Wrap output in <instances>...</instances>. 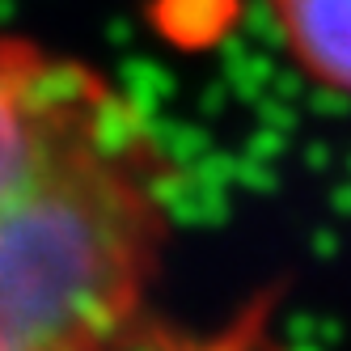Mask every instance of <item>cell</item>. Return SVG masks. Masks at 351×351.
I'll list each match as a JSON object with an SVG mask.
<instances>
[{
  "instance_id": "cell-1",
  "label": "cell",
  "mask_w": 351,
  "mask_h": 351,
  "mask_svg": "<svg viewBox=\"0 0 351 351\" xmlns=\"http://www.w3.org/2000/svg\"><path fill=\"white\" fill-rule=\"evenodd\" d=\"M178 161L110 72L0 30V351H144Z\"/></svg>"
},
{
  "instance_id": "cell-2",
  "label": "cell",
  "mask_w": 351,
  "mask_h": 351,
  "mask_svg": "<svg viewBox=\"0 0 351 351\" xmlns=\"http://www.w3.org/2000/svg\"><path fill=\"white\" fill-rule=\"evenodd\" d=\"M263 13L300 77L351 102V0H263Z\"/></svg>"
}]
</instances>
